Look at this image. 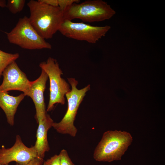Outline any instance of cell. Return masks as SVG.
<instances>
[{
    "label": "cell",
    "mask_w": 165,
    "mask_h": 165,
    "mask_svg": "<svg viewBox=\"0 0 165 165\" xmlns=\"http://www.w3.org/2000/svg\"><path fill=\"white\" fill-rule=\"evenodd\" d=\"M39 66L49 79L50 98L46 110L49 112L53 109L55 104H64L65 94L71 89L69 84L61 77L62 71L56 59L49 57L46 61L41 62Z\"/></svg>",
    "instance_id": "6"
},
{
    "label": "cell",
    "mask_w": 165,
    "mask_h": 165,
    "mask_svg": "<svg viewBox=\"0 0 165 165\" xmlns=\"http://www.w3.org/2000/svg\"><path fill=\"white\" fill-rule=\"evenodd\" d=\"M38 157L35 146L27 147L18 135L16 136L14 145L11 148H6L3 147L0 149V163L2 165H8L13 161L20 165H24Z\"/></svg>",
    "instance_id": "8"
},
{
    "label": "cell",
    "mask_w": 165,
    "mask_h": 165,
    "mask_svg": "<svg viewBox=\"0 0 165 165\" xmlns=\"http://www.w3.org/2000/svg\"><path fill=\"white\" fill-rule=\"evenodd\" d=\"M9 42L27 50L48 49L52 45L41 37L30 24L28 17L20 18L15 27L7 33Z\"/></svg>",
    "instance_id": "5"
},
{
    "label": "cell",
    "mask_w": 165,
    "mask_h": 165,
    "mask_svg": "<svg viewBox=\"0 0 165 165\" xmlns=\"http://www.w3.org/2000/svg\"><path fill=\"white\" fill-rule=\"evenodd\" d=\"M111 28L109 25L94 26L83 22L64 20L58 31L66 37L95 43L104 37Z\"/></svg>",
    "instance_id": "7"
},
{
    "label": "cell",
    "mask_w": 165,
    "mask_h": 165,
    "mask_svg": "<svg viewBox=\"0 0 165 165\" xmlns=\"http://www.w3.org/2000/svg\"><path fill=\"white\" fill-rule=\"evenodd\" d=\"M42 3L53 6H58V0H38Z\"/></svg>",
    "instance_id": "19"
},
{
    "label": "cell",
    "mask_w": 165,
    "mask_h": 165,
    "mask_svg": "<svg viewBox=\"0 0 165 165\" xmlns=\"http://www.w3.org/2000/svg\"><path fill=\"white\" fill-rule=\"evenodd\" d=\"M27 5L30 11L28 18L32 26L44 39L52 38L64 20L63 11L58 6H49L38 0H30Z\"/></svg>",
    "instance_id": "1"
},
{
    "label": "cell",
    "mask_w": 165,
    "mask_h": 165,
    "mask_svg": "<svg viewBox=\"0 0 165 165\" xmlns=\"http://www.w3.org/2000/svg\"><path fill=\"white\" fill-rule=\"evenodd\" d=\"M132 141V136L127 131H107L94 149V158L99 162L120 160Z\"/></svg>",
    "instance_id": "2"
},
{
    "label": "cell",
    "mask_w": 165,
    "mask_h": 165,
    "mask_svg": "<svg viewBox=\"0 0 165 165\" xmlns=\"http://www.w3.org/2000/svg\"><path fill=\"white\" fill-rule=\"evenodd\" d=\"M79 3L73 4L63 11L64 20L79 19L86 22H98L109 20L116 13L110 5L102 0H88Z\"/></svg>",
    "instance_id": "3"
},
{
    "label": "cell",
    "mask_w": 165,
    "mask_h": 165,
    "mask_svg": "<svg viewBox=\"0 0 165 165\" xmlns=\"http://www.w3.org/2000/svg\"><path fill=\"white\" fill-rule=\"evenodd\" d=\"M6 3L5 0H0V7H6Z\"/></svg>",
    "instance_id": "20"
},
{
    "label": "cell",
    "mask_w": 165,
    "mask_h": 165,
    "mask_svg": "<svg viewBox=\"0 0 165 165\" xmlns=\"http://www.w3.org/2000/svg\"><path fill=\"white\" fill-rule=\"evenodd\" d=\"M48 78L42 70L39 77L33 81H31L28 90L25 94L30 97L35 105V117L37 122L45 118L47 114L44 101V93Z\"/></svg>",
    "instance_id": "10"
},
{
    "label": "cell",
    "mask_w": 165,
    "mask_h": 165,
    "mask_svg": "<svg viewBox=\"0 0 165 165\" xmlns=\"http://www.w3.org/2000/svg\"><path fill=\"white\" fill-rule=\"evenodd\" d=\"M43 162V159L38 157L32 159L28 163L22 165H42ZM16 165H22L16 163Z\"/></svg>",
    "instance_id": "18"
},
{
    "label": "cell",
    "mask_w": 165,
    "mask_h": 165,
    "mask_svg": "<svg viewBox=\"0 0 165 165\" xmlns=\"http://www.w3.org/2000/svg\"><path fill=\"white\" fill-rule=\"evenodd\" d=\"M25 2V0H8L6 7L12 13L16 14L23 10Z\"/></svg>",
    "instance_id": "14"
},
{
    "label": "cell",
    "mask_w": 165,
    "mask_h": 165,
    "mask_svg": "<svg viewBox=\"0 0 165 165\" xmlns=\"http://www.w3.org/2000/svg\"><path fill=\"white\" fill-rule=\"evenodd\" d=\"M68 82L71 87V91L65 96L68 102V108L61 120L58 123H53L52 127L59 133L68 134L75 137L77 129L74 125L77 111L87 92L90 90V84L79 89L77 86L78 81L74 78H68Z\"/></svg>",
    "instance_id": "4"
},
{
    "label": "cell",
    "mask_w": 165,
    "mask_h": 165,
    "mask_svg": "<svg viewBox=\"0 0 165 165\" xmlns=\"http://www.w3.org/2000/svg\"><path fill=\"white\" fill-rule=\"evenodd\" d=\"M79 0H58V7L63 11L74 3H79Z\"/></svg>",
    "instance_id": "16"
},
{
    "label": "cell",
    "mask_w": 165,
    "mask_h": 165,
    "mask_svg": "<svg viewBox=\"0 0 165 165\" xmlns=\"http://www.w3.org/2000/svg\"><path fill=\"white\" fill-rule=\"evenodd\" d=\"M53 121L50 116L47 114L45 118L39 121L36 133V140L35 146L38 157L43 159L45 153L48 152L50 148L47 139L48 130L51 127Z\"/></svg>",
    "instance_id": "11"
},
{
    "label": "cell",
    "mask_w": 165,
    "mask_h": 165,
    "mask_svg": "<svg viewBox=\"0 0 165 165\" xmlns=\"http://www.w3.org/2000/svg\"><path fill=\"white\" fill-rule=\"evenodd\" d=\"M18 53H11L5 52L0 50V78L2 73L10 64L19 58Z\"/></svg>",
    "instance_id": "13"
},
{
    "label": "cell",
    "mask_w": 165,
    "mask_h": 165,
    "mask_svg": "<svg viewBox=\"0 0 165 165\" xmlns=\"http://www.w3.org/2000/svg\"><path fill=\"white\" fill-rule=\"evenodd\" d=\"M59 155L60 157L61 165H75L72 161L66 150H62Z\"/></svg>",
    "instance_id": "15"
},
{
    "label": "cell",
    "mask_w": 165,
    "mask_h": 165,
    "mask_svg": "<svg viewBox=\"0 0 165 165\" xmlns=\"http://www.w3.org/2000/svg\"><path fill=\"white\" fill-rule=\"evenodd\" d=\"M25 95L21 94L16 96L9 95L8 92H0V107L4 112L8 123L14 124V116L17 108Z\"/></svg>",
    "instance_id": "12"
},
{
    "label": "cell",
    "mask_w": 165,
    "mask_h": 165,
    "mask_svg": "<svg viewBox=\"0 0 165 165\" xmlns=\"http://www.w3.org/2000/svg\"><path fill=\"white\" fill-rule=\"evenodd\" d=\"M0 165H2L0 163Z\"/></svg>",
    "instance_id": "21"
},
{
    "label": "cell",
    "mask_w": 165,
    "mask_h": 165,
    "mask_svg": "<svg viewBox=\"0 0 165 165\" xmlns=\"http://www.w3.org/2000/svg\"><path fill=\"white\" fill-rule=\"evenodd\" d=\"M2 75L3 80L0 85V92L16 90L23 92L25 95L29 88L31 81L15 61L7 66Z\"/></svg>",
    "instance_id": "9"
},
{
    "label": "cell",
    "mask_w": 165,
    "mask_h": 165,
    "mask_svg": "<svg viewBox=\"0 0 165 165\" xmlns=\"http://www.w3.org/2000/svg\"><path fill=\"white\" fill-rule=\"evenodd\" d=\"M42 165H61L60 157L59 155H55L43 162Z\"/></svg>",
    "instance_id": "17"
}]
</instances>
